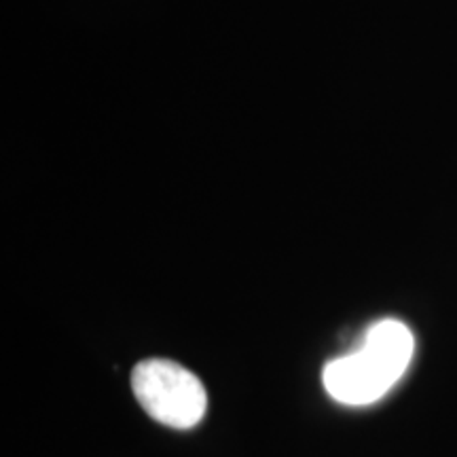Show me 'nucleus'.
<instances>
[{
    "mask_svg": "<svg viewBox=\"0 0 457 457\" xmlns=\"http://www.w3.org/2000/svg\"><path fill=\"white\" fill-rule=\"evenodd\" d=\"M131 390L153 420L179 430L197 426L208 409V394L199 377L171 360L151 358L136 364Z\"/></svg>",
    "mask_w": 457,
    "mask_h": 457,
    "instance_id": "2",
    "label": "nucleus"
},
{
    "mask_svg": "<svg viewBox=\"0 0 457 457\" xmlns=\"http://www.w3.org/2000/svg\"><path fill=\"white\" fill-rule=\"evenodd\" d=\"M415 337L404 322L384 318L370 324L356 350L324 367L328 396L347 407H367L381 400L407 373Z\"/></svg>",
    "mask_w": 457,
    "mask_h": 457,
    "instance_id": "1",
    "label": "nucleus"
}]
</instances>
